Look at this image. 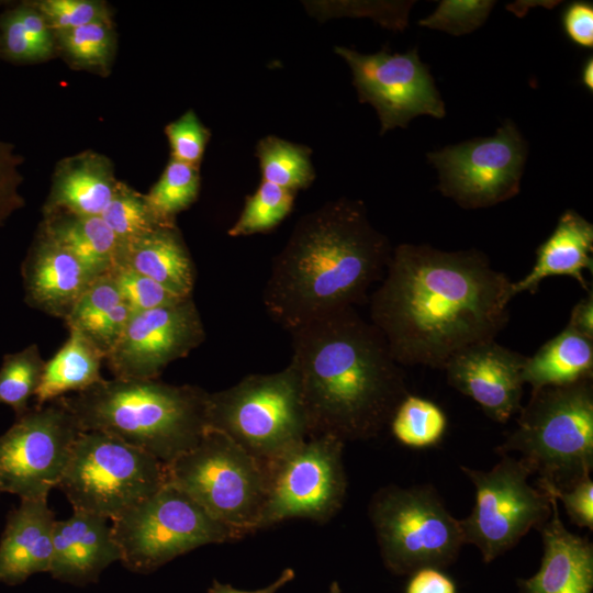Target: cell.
Masks as SVG:
<instances>
[{
  "instance_id": "obj_1",
  "label": "cell",
  "mask_w": 593,
  "mask_h": 593,
  "mask_svg": "<svg viewBox=\"0 0 593 593\" xmlns=\"http://www.w3.org/2000/svg\"><path fill=\"white\" fill-rule=\"evenodd\" d=\"M514 296L513 281L480 250L404 243L368 299L369 321L400 366L444 370L461 350L495 339Z\"/></svg>"
},
{
  "instance_id": "obj_2",
  "label": "cell",
  "mask_w": 593,
  "mask_h": 593,
  "mask_svg": "<svg viewBox=\"0 0 593 593\" xmlns=\"http://www.w3.org/2000/svg\"><path fill=\"white\" fill-rule=\"evenodd\" d=\"M290 334L309 437H377L409 394L402 366L378 328L347 307Z\"/></svg>"
},
{
  "instance_id": "obj_3",
  "label": "cell",
  "mask_w": 593,
  "mask_h": 593,
  "mask_svg": "<svg viewBox=\"0 0 593 593\" xmlns=\"http://www.w3.org/2000/svg\"><path fill=\"white\" fill-rule=\"evenodd\" d=\"M392 247L362 201L339 198L304 214L273 258L262 292L268 315L289 333L368 302Z\"/></svg>"
},
{
  "instance_id": "obj_4",
  "label": "cell",
  "mask_w": 593,
  "mask_h": 593,
  "mask_svg": "<svg viewBox=\"0 0 593 593\" xmlns=\"http://www.w3.org/2000/svg\"><path fill=\"white\" fill-rule=\"evenodd\" d=\"M208 395L198 385L113 378L59 401L81 432L112 435L168 465L204 434Z\"/></svg>"
},
{
  "instance_id": "obj_5",
  "label": "cell",
  "mask_w": 593,
  "mask_h": 593,
  "mask_svg": "<svg viewBox=\"0 0 593 593\" xmlns=\"http://www.w3.org/2000/svg\"><path fill=\"white\" fill-rule=\"evenodd\" d=\"M518 452L538 483L567 490L593 469L592 379L532 390L516 427L496 448Z\"/></svg>"
},
{
  "instance_id": "obj_6",
  "label": "cell",
  "mask_w": 593,
  "mask_h": 593,
  "mask_svg": "<svg viewBox=\"0 0 593 593\" xmlns=\"http://www.w3.org/2000/svg\"><path fill=\"white\" fill-rule=\"evenodd\" d=\"M166 483L184 492L237 539L259 530L264 465L225 434L206 427L199 443L165 465Z\"/></svg>"
},
{
  "instance_id": "obj_7",
  "label": "cell",
  "mask_w": 593,
  "mask_h": 593,
  "mask_svg": "<svg viewBox=\"0 0 593 593\" xmlns=\"http://www.w3.org/2000/svg\"><path fill=\"white\" fill-rule=\"evenodd\" d=\"M206 423L260 462L309 437L300 380L290 361L272 373H254L210 393Z\"/></svg>"
},
{
  "instance_id": "obj_8",
  "label": "cell",
  "mask_w": 593,
  "mask_h": 593,
  "mask_svg": "<svg viewBox=\"0 0 593 593\" xmlns=\"http://www.w3.org/2000/svg\"><path fill=\"white\" fill-rule=\"evenodd\" d=\"M368 515L385 568L394 574L445 568L465 544L460 519L430 485H388L370 500Z\"/></svg>"
},
{
  "instance_id": "obj_9",
  "label": "cell",
  "mask_w": 593,
  "mask_h": 593,
  "mask_svg": "<svg viewBox=\"0 0 593 593\" xmlns=\"http://www.w3.org/2000/svg\"><path fill=\"white\" fill-rule=\"evenodd\" d=\"M166 483L165 465L149 454L102 433L81 432L58 488L74 511L114 519Z\"/></svg>"
},
{
  "instance_id": "obj_10",
  "label": "cell",
  "mask_w": 593,
  "mask_h": 593,
  "mask_svg": "<svg viewBox=\"0 0 593 593\" xmlns=\"http://www.w3.org/2000/svg\"><path fill=\"white\" fill-rule=\"evenodd\" d=\"M111 528L121 562L137 573L153 572L198 547L237 539L169 483L112 519Z\"/></svg>"
},
{
  "instance_id": "obj_11",
  "label": "cell",
  "mask_w": 593,
  "mask_h": 593,
  "mask_svg": "<svg viewBox=\"0 0 593 593\" xmlns=\"http://www.w3.org/2000/svg\"><path fill=\"white\" fill-rule=\"evenodd\" d=\"M344 441L313 436L261 462L266 500L259 529L290 518L326 523L343 506L347 479Z\"/></svg>"
},
{
  "instance_id": "obj_12",
  "label": "cell",
  "mask_w": 593,
  "mask_h": 593,
  "mask_svg": "<svg viewBox=\"0 0 593 593\" xmlns=\"http://www.w3.org/2000/svg\"><path fill=\"white\" fill-rule=\"evenodd\" d=\"M461 470L475 488L474 506L460 519L465 544L477 546L484 562L493 561L550 517L547 493L528 483L530 472L519 459L504 455L489 471Z\"/></svg>"
},
{
  "instance_id": "obj_13",
  "label": "cell",
  "mask_w": 593,
  "mask_h": 593,
  "mask_svg": "<svg viewBox=\"0 0 593 593\" xmlns=\"http://www.w3.org/2000/svg\"><path fill=\"white\" fill-rule=\"evenodd\" d=\"M528 153L512 120L495 134L448 145L427 154L438 172V189L463 209L489 208L519 192Z\"/></svg>"
},
{
  "instance_id": "obj_14",
  "label": "cell",
  "mask_w": 593,
  "mask_h": 593,
  "mask_svg": "<svg viewBox=\"0 0 593 593\" xmlns=\"http://www.w3.org/2000/svg\"><path fill=\"white\" fill-rule=\"evenodd\" d=\"M81 433L75 416L56 399L30 407L0 435V482L21 500L46 499L64 474Z\"/></svg>"
},
{
  "instance_id": "obj_15",
  "label": "cell",
  "mask_w": 593,
  "mask_h": 593,
  "mask_svg": "<svg viewBox=\"0 0 593 593\" xmlns=\"http://www.w3.org/2000/svg\"><path fill=\"white\" fill-rule=\"evenodd\" d=\"M334 51L350 67L359 101L376 109L380 134L405 128L418 115L436 119L446 115L434 78L416 48L393 54L384 48L369 55L344 46Z\"/></svg>"
},
{
  "instance_id": "obj_16",
  "label": "cell",
  "mask_w": 593,
  "mask_h": 593,
  "mask_svg": "<svg viewBox=\"0 0 593 593\" xmlns=\"http://www.w3.org/2000/svg\"><path fill=\"white\" fill-rule=\"evenodd\" d=\"M205 339L192 296L176 303L133 312L105 360L123 380H155L172 361L187 357Z\"/></svg>"
},
{
  "instance_id": "obj_17",
  "label": "cell",
  "mask_w": 593,
  "mask_h": 593,
  "mask_svg": "<svg viewBox=\"0 0 593 593\" xmlns=\"http://www.w3.org/2000/svg\"><path fill=\"white\" fill-rule=\"evenodd\" d=\"M526 356L494 340L472 345L445 366L447 382L477 402L497 423L521 410Z\"/></svg>"
},
{
  "instance_id": "obj_18",
  "label": "cell",
  "mask_w": 593,
  "mask_h": 593,
  "mask_svg": "<svg viewBox=\"0 0 593 593\" xmlns=\"http://www.w3.org/2000/svg\"><path fill=\"white\" fill-rule=\"evenodd\" d=\"M21 276L25 303L64 321L96 279L40 228L22 262Z\"/></svg>"
},
{
  "instance_id": "obj_19",
  "label": "cell",
  "mask_w": 593,
  "mask_h": 593,
  "mask_svg": "<svg viewBox=\"0 0 593 593\" xmlns=\"http://www.w3.org/2000/svg\"><path fill=\"white\" fill-rule=\"evenodd\" d=\"M108 521L83 511H74L69 518L56 521L48 571L54 579L82 586L97 582L107 567L121 561Z\"/></svg>"
},
{
  "instance_id": "obj_20",
  "label": "cell",
  "mask_w": 593,
  "mask_h": 593,
  "mask_svg": "<svg viewBox=\"0 0 593 593\" xmlns=\"http://www.w3.org/2000/svg\"><path fill=\"white\" fill-rule=\"evenodd\" d=\"M545 493L551 504V515L539 527L544 545L541 564L532 578L519 579L518 588L522 593H591L593 546L564 527L558 500Z\"/></svg>"
},
{
  "instance_id": "obj_21",
  "label": "cell",
  "mask_w": 593,
  "mask_h": 593,
  "mask_svg": "<svg viewBox=\"0 0 593 593\" xmlns=\"http://www.w3.org/2000/svg\"><path fill=\"white\" fill-rule=\"evenodd\" d=\"M56 521L46 499L21 500L9 512L0 540V582L16 585L49 571Z\"/></svg>"
},
{
  "instance_id": "obj_22",
  "label": "cell",
  "mask_w": 593,
  "mask_h": 593,
  "mask_svg": "<svg viewBox=\"0 0 593 593\" xmlns=\"http://www.w3.org/2000/svg\"><path fill=\"white\" fill-rule=\"evenodd\" d=\"M118 183L112 161L102 154L86 150L64 158L53 174L43 214L101 216Z\"/></svg>"
},
{
  "instance_id": "obj_23",
  "label": "cell",
  "mask_w": 593,
  "mask_h": 593,
  "mask_svg": "<svg viewBox=\"0 0 593 593\" xmlns=\"http://www.w3.org/2000/svg\"><path fill=\"white\" fill-rule=\"evenodd\" d=\"M593 225L574 210H566L551 235L536 250L530 271L513 282L515 295L535 293L540 282L551 276H569L588 292L584 270L593 271Z\"/></svg>"
},
{
  "instance_id": "obj_24",
  "label": "cell",
  "mask_w": 593,
  "mask_h": 593,
  "mask_svg": "<svg viewBox=\"0 0 593 593\" xmlns=\"http://www.w3.org/2000/svg\"><path fill=\"white\" fill-rule=\"evenodd\" d=\"M119 266L146 276L180 296H192L195 267L176 223L159 226L122 246Z\"/></svg>"
},
{
  "instance_id": "obj_25",
  "label": "cell",
  "mask_w": 593,
  "mask_h": 593,
  "mask_svg": "<svg viewBox=\"0 0 593 593\" xmlns=\"http://www.w3.org/2000/svg\"><path fill=\"white\" fill-rule=\"evenodd\" d=\"M38 228L70 253L93 278L111 272L118 265L120 244L101 216L53 212L43 214Z\"/></svg>"
},
{
  "instance_id": "obj_26",
  "label": "cell",
  "mask_w": 593,
  "mask_h": 593,
  "mask_svg": "<svg viewBox=\"0 0 593 593\" xmlns=\"http://www.w3.org/2000/svg\"><path fill=\"white\" fill-rule=\"evenodd\" d=\"M132 313L113 278L107 273L92 280L65 322L68 328L80 332L107 357Z\"/></svg>"
},
{
  "instance_id": "obj_27",
  "label": "cell",
  "mask_w": 593,
  "mask_h": 593,
  "mask_svg": "<svg viewBox=\"0 0 593 593\" xmlns=\"http://www.w3.org/2000/svg\"><path fill=\"white\" fill-rule=\"evenodd\" d=\"M69 336L59 350L45 361L35 392V405L42 406L69 392L85 391L104 380L101 363L105 356L80 332L68 328Z\"/></svg>"
},
{
  "instance_id": "obj_28",
  "label": "cell",
  "mask_w": 593,
  "mask_h": 593,
  "mask_svg": "<svg viewBox=\"0 0 593 593\" xmlns=\"http://www.w3.org/2000/svg\"><path fill=\"white\" fill-rule=\"evenodd\" d=\"M592 374L593 339L569 325L527 357L523 369L524 383L532 390L592 379Z\"/></svg>"
},
{
  "instance_id": "obj_29",
  "label": "cell",
  "mask_w": 593,
  "mask_h": 593,
  "mask_svg": "<svg viewBox=\"0 0 593 593\" xmlns=\"http://www.w3.org/2000/svg\"><path fill=\"white\" fill-rule=\"evenodd\" d=\"M311 154L307 146L275 135L261 138L256 147L262 180L293 192L309 188L315 179Z\"/></svg>"
},
{
  "instance_id": "obj_30",
  "label": "cell",
  "mask_w": 593,
  "mask_h": 593,
  "mask_svg": "<svg viewBox=\"0 0 593 593\" xmlns=\"http://www.w3.org/2000/svg\"><path fill=\"white\" fill-rule=\"evenodd\" d=\"M448 419L445 412L430 400L407 394L395 410L390 428L402 445L424 449L440 443Z\"/></svg>"
},
{
  "instance_id": "obj_31",
  "label": "cell",
  "mask_w": 593,
  "mask_h": 593,
  "mask_svg": "<svg viewBox=\"0 0 593 593\" xmlns=\"http://www.w3.org/2000/svg\"><path fill=\"white\" fill-rule=\"evenodd\" d=\"M101 217L115 235L120 248L159 226L175 224L161 221L150 208L146 194L120 180Z\"/></svg>"
},
{
  "instance_id": "obj_32",
  "label": "cell",
  "mask_w": 593,
  "mask_h": 593,
  "mask_svg": "<svg viewBox=\"0 0 593 593\" xmlns=\"http://www.w3.org/2000/svg\"><path fill=\"white\" fill-rule=\"evenodd\" d=\"M45 360L36 344L3 356L0 367V403L9 405L15 417L24 414L35 395Z\"/></svg>"
},
{
  "instance_id": "obj_33",
  "label": "cell",
  "mask_w": 593,
  "mask_h": 593,
  "mask_svg": "<svg viewBox=\"0 0 593 593\" xmlns=\"http://www.w3.org/2000/svg\"><path fill=\"white\" fill-rule=\"evenodd\" d=\"M199 191V167L170 158L146 199L161 221L176 223V215L198 199Z\"/></svg>"
},
{
  "instance_id": "obj_34",
  "label": "cell",
  "mask_w": 593,
  "mask_h": 593,
  "mask_svg": "<svg viewBox=\"0 0 593 593\" xmlns=\"http://www.w3.org/2000/svg\"><path fill=\"white\" fill-rule=\"evenodd\" d=\"M68 60L76 67L108 70L115 48L111 20L92 22L54 34Z\"/></svg>"
},
{
  "instance_id": "obj_35",
  "label": "cell",
  "mask_w": 593,
  "mask_h": 593,
  "mask_svg": "<svg viewBox=\"0 0 593 593\" xmlns=\"http://www.w3.org/2000/svg\"><path fill=\"white\" fill-rule=\"evenodd\" d=\"M295 193L262 180L255 193L246 198L237 221L227 234L238 237L272 230L291 212Z\"/></svg>"
},
{
  "instance_id": "obj_36",
  "label": "cell",
  "mask_w": 593,
  "mask_h": 593,
  "mask_svg": "<svg viewBox=\"0 0 593 593\" xmlns=\"http://www.w3.org/2000/svg\"><path fill=\"white\" fill-rule=\"evenodd\" d=\"M492 0H443L418 25L459 36L482 26L494 8Z\"/></svg>"
},
{
  "instance_id": "obj_37",
  "label": "cell",
  "mask_w": 593,
  "mask_h": 593,
  "mask_svg": "<svg viewBox=\"0 0 593 593\" xmlns=\"http://www.w3.org/2000/svg\"><path fill=\"white\" fill-rule=\"evenodd\" d=\"M109 273L132 312L157 309L186 299L150 278L125 267H115Z\"/></svg>"
},
{
  "instance_id": "obj_38",
  "label": "cell",
  "mask_w": 593,
  "mask_h": 593,
  "mask_svg": "<svg viewBox=\"0 0 593 593\" xmlns=\"http://www.w3.org/2000/svg\"><path fill=\"white\" fill-rule=\"evenodd\" d=\"M32 4L42 13L53 33L76 29L92 22L110 20L104 2L94 0H41Z\"/></svg>"
},
{
  "instance_id": "obj_39",
  "label": "cell",
  "mask_w": 593,
  "mask_h": 593,
  "mask_svg": "<svg viewBox=\"0 0 593 593\" xmlns=\"http://www.w3.org/2000/svg\"><path fill=\"white\" fill-rule=\"evenodd\" d=\"M171 158L199 167L210 131L201 123L194 111L188 110L165 127Z\"/></svg>"
},
{
  "instance_id": "obj_40",
  "label": "cell",
  "mask_w": 593,
  "mask_h": 593,
  "mask_svg": "<svg viewBox=\"0 0 593 593\" xmlns=\"http://www.w3.org/2000/svg\"><path fill=\"white\" fill-rule=\"evenodd\" d=\"M22 164L23 158L15 152L14 145L0 139V227L24 206L20 192Z\"/></svg>"
},
{
  "instance_id": "obj_41",
  "label": "cell",
  "mask_w": 593,
  "mask_h": 593,
  "mask_svg": "<svg viewBox=\"0 0 593 593\" xmlns=\"http://www.w3.org/2000/svg\"><path fill=\"white\" fill-rule=\"evenodd\" d=\"M537 486L562 502L573 524L593 529V481L590 477L578 481L567 490H555L538 482Z\"/></svg>"
},
{
  "instance_id": "obj_42",
  "label": "cell",
  "mask_w": 593,
  "mask_h": 593,
  "mask_svg": "<svg viewBox=\"0 0 593 593\" xmlns=\"http://www.w3.org/2000/svg\"><path fill=\"white\" fill-rule=\"evenodd\" d=\"M566 35L575 45L583 48L593 47V5L586 1L569 3L561 15Z\"/></svg>"
},
{
  "instance_id": "obj_43",
  "label": "cell",
  "mask_w": 593,
  "mask_h": 593,
  "mask_svg": "<svg viewBox=\"0 0 593 593\" xmlns=\"http://www.w3.org/2000/svg\"><path fill=\"white\" fill-rule=\"evenodd\" d=\"M410 575L405 593H457L454 580L439 568H422Z\"/></svg>"
},
{
  "instance_id": "obj_44",
  "label": "cell",
  "mask_w": 593,
  "mask_h": 593,
  "mask_svg": "<svg viewBox=\"0 0 593 593\" xmlns=\"http://www.w3.org/2000/svg\"><path fill=\"white\" fill-rule=\"evenodd\" d=\"M578 333L593 339V292L580 300L572 309L568 323Z\"/></svg>"
},
{
  "instance_id": "obj_45",
  "label": "cell",
  "mask_w": 593,
  "mask_h": 593,
  "mask_svg": "<svg viewBox=\"0 0 593 593\" xmlns=\"http://www.w3.org/2000/svg\"><path fill=\"white\" fill-rule=\"evenodd\" d=\"M294 575L295 573L293 569L287 568L271 584L253 591L239 590L233 588L228 583L224 584L219 582L217 580H213L212 585L208 590V593H277L281 588L292 581L294 579Z\"/></svg>"
},
{
  "instance_id": "obj_46",
  "label": "cell",
  "mask_w": 593,
  "mask_h": 593,
  "mask_svg": "<svg viewBox=\"0 0 593 593\" xmlns=\"http://www.w3.org/2000/svg\"><path fill=\"white\" fill-rule=\"evenodd\" d=\"M581 81L583 86L592 93L593 91V58L588 56L581 70Z\"/></svg>"
},
{
  "instance_id": "obj_47",
  "label": "cell",
  "mask_w": 593,
  "mask_h": 593,
  "mask_svg": "<svg viewBox=\"0 0 593 593\" xmlns=\"http://www.w3.org/2000/svg\"><path fill=\"white\" fill-rule=\"evenodd\" d=\"M327 593H342L340 586L337 581L332 582Z\"/></svg>"
},
{
  "instance_id": "obj_48",
  "label": "cell",
  "mask_w": 593,
  "mask_h": 593,
  "mask_svg": "<svg viewBox=\"0 0 593 593\" xmlns=\"http://www.w3.org/2000/svg\"><path fill=\"white\" fill-rule=\"evenodd\" d=\"M3 492V489H2V485H1V482H0V493Z\"/></svg>"
}]
</instances>
